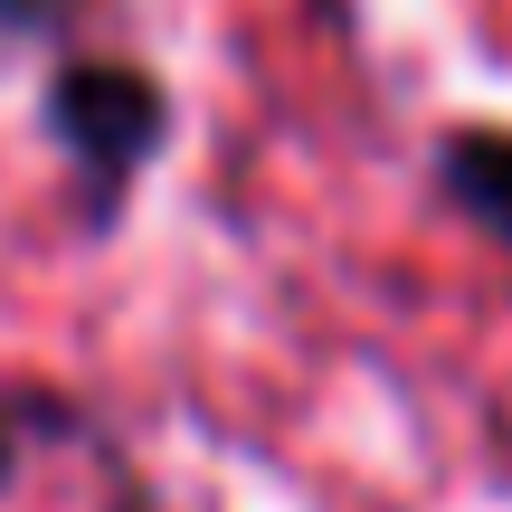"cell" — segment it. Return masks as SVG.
I'll return each mask as SVG.
<instances>
[{
  "mask_svg": "<svg viewBox=\"0 0 512 512\" xmlns=\"http://www.w3.org/2000/svg\"><path fill=\"white\" fill-rule=\"evenodd\" d=\"M38 133L67 162L86 228H124L133 190L152 181V162L171 152V86L143 57L114 48H67L38 86Z\"/></svg>",
  "mask_w": 512,
  "mask_h": 512,
  "instance_id": "obj_1",
  "label": "cell"
},
{
  "mask_svg": "<svg viewBox=\"0 0 512 512\" xmlns=\"http://www.w3.org/2000/svg\"><path fill=\"white\" fill-rule=\"evenodd\" d=\"M427 181H437V200L456 209L465 228H484V238L512 256V124L456 114V124L427 143Z\"/></svg>",
  "mask_w": 512,
  "mask_h": 512,
  "instance_id": "obj_2",
  "label": "cell"
},
{
  "mask_svg": "<svg viewBox=\"0 0 512 512\" xmlns=\"http://www.w3.org/2000/svg\"><path fill=\"white\" fill-rule=\"evenodd\" d=\"M86 10L95 0H0V38L10 48H57V38L86 29Z\"/></svg>",
  "mask_w": 512,
  "mask_h": 512,
  "instance_id": "obj_3",
  "label": "cell"
},
{
  "mask_svg": "<svg viewBox=\"0 0 512 512\" xmlns=\"http://www.w3.org/2000/svg\"><path fill=\"white\" fill-rule=\"evenodd\" d=\"M29 418H38V399H29V389H0V494L19 484V456H29Z\"/></svg>",
  "mask_w": 512,
  "mask_h": 512,
  "instance_id": "obj_4",
  "label": "cell"
}]
</instances>
